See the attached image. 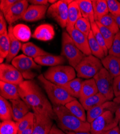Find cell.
Segmentation results:
<instances>
[{
    "label": "cell",
    "instance_id": "obj_42",
    "mask_svg": "<svg viewBox=\"0 0 120 134\" xmlns=\"http://www.w3.org/2000/svg\"><path fill=\"white\" fill-rule=\"evenodd\" d=\"M109 12L114 16L120 15V2L116 0H107Z\"/></svg>",
    "mask_w": 120,
    "mask_h": 134
},
{
    "label": "cell",
    "instance_id": "obj_19",
    "mask_svg": "<svg viewBox=\"0 0 120 134\" xmlns=\"http://www.w3.org/2000/svg\"><path fill=\"white\" fill-rule=\"evenodd\" d=\"M103 68L110 75L115 78L120 75V58L115 56L108 55L101 60Z\"/></svg>",
    "mask_w": 120,
    "mask_h": 134
},
{
    "label": "cell",
    "instance_id": "obj_21",
    "mask_svg": "<svg viewBox=\"0 0 120 134\" xmlns=\"http://www.w3.org/2000/svg\"><path fill=\"white\" fill-rule=\"evenodd\" d=\"M0 94L7 100L20 99L18 85L0 81Z\"/></svg>",
    "mask_w": 120,
    "mask_h": 134
},
{
    "label": "cell",
    "instance_id": "obj_10",
    "mask_svg": "<svg viewBox=\"0 0 120 134\" xmlns=\"http://www.w3.org/2000/svg\"><path fill=\"white\" fill-rule=\"evenodd\" d=\"M99 93L105 96L108 101H111L114 97L113 92L114 78L103 68L94 77Z\"/></svg>",
    "mask_w": 120,
    "mask_h": 134
},
{
    "label": "cell",
    "instance_id": "obj_17",
    "mask_svg": "<svg viewBox=\"0 0 120 134\" xmlns=\"http://www.w3.org/2000/svg\"><path fill=\"white\" fill-rule=\"evenodd\" d=\"M55 36V30L50 24H43L37 26L32 37L42 41H49Z\"/></svg>",
    "mask_w": 120,
    "mask_h": 134
},
{
    "label": "cell",
    "instance_id": "obj_38",
    "mask_svg": "<svg viewBox=\"0 0 120 134\" xmlns=\"http://www.w3.org/2000/svg\"><path fill=\"white\" fill-rule=\"evenodd\" d=\"M74 29L82 33L83 34L88 37L92 31V26L90 21L84 17L80 18L76 22Z\"/></svg>",
    "mask_w": 120,
    "mask_h": 134
},
{
    "label": "cell",
    "instance_id": "obj_8",
    "mask_svg": "<svg viewBox=\"0 0 120 134\" xmlns=\"http://www.w3.org/2000/svg\"><path fill=\"white\" fill-rule=\"evenodd\" d=\"M73 1L60 0L51 4L48 8L46 16L53 19L62 28L66 27L69 4Z\"/></svg>",
    "mask_w": 120,
    "mask_h": 134
},
{
    "label": "cell",
    "instance_id": "obj_29",
    "mask_svg": "<svg viewBox=\"0 0 120 134\" xmlns=\"http://www.w3.org/2000/svg\"><path fill=\"white\" fill-rule=\"evenodd\" d=\"M94 16L95 21L109 14L107 1L105 0H92Z\"/></svg>",
    "mask_w": 120,
    "mask_h": 134
},
{
    "label": "cell",
    "instance_id": "obj_36",
    "mask_svg": "<svg viewBox=\"0 0 120 134\" xmlns=\"http://www.w3.org/2000/svg\"><path fill=\"white\" fill-rule=\"evenodd\" d=\"M95 22L102 35V37L106 42L107 48L109 50L112 45L113 42L115 37V35L114 34V33L108 28L101 25L99 22H98L97 21H95Z\"/></svg>",
    "mask_w": 120,
    "mask_h": 134
},
{
    "label": "cell",
    "instance_id": "obj_25",
    "mask_svg": "<svg viewBox=\"0 0 120 134\" xmlns=\"http://www.w3.org/2000/svg\"><path fill=\"white\" fill-rule=\"evenodd\" d=\"M21 49L23 54L34 59L41 56L50 54L31 42L24 43Z\"/></svg>",
    "mask_w": 120,
    "mask_h": 134
},
{
    "label": "cell",
    "instance_id": "obj_14",
    "mask_svg": "<svg viewBox=\"0 0 120 134\" xmlns=\"http://www.w3.org/2000/svg\"><path fill=\"white\" fill-rule=\"evenodd\" d=\"M118 108L117 105L113 101L106 102L87 111V121L90 124L95 119L101 116L107 111H111L115 113Z\"/></svg>",
    "mask_w": 120,
    "mask_h": 134
},
{
    "label": "cell",
    "instance_id": "obj_24",
    "mask_svg": "<svg viewBox=\"0 0 120 134\" xmlns=\"http://www.w3.org/2000/svg\"><path fill=\"white\" fill-rule=\"evenodd\" d=\"M98 89L94 79L86 80L82 83L79 101L97 94Z\"/></svg>",
    "mask_w": 120,
    "mask_h": 134
},
{
    "label": "cell",
    "instance_id": "obj_30",
    "mask_svg": "<svg viewBox=\"0 0 120 134\" xmlns=\"http://www.w3.org/2000/svg\"><path fill=\"white\" fill-rule=\"evenodd\" d=\"M80 8L82 17L88 19L91 23L95 21L92 1L90 0H76Z\"/></svg>",
    "mask_w": 120,
    "mask_h": 134
},
{
    "label": "cell",
    "instance_id": "obj_45",
    "mask_svg": "<svg viewBox=\"0 0 120 134\" xmlns=\"http://www.w3.org/2000/svg\"><path fill=\"white\" fill-rule=\"evenodd\" d=\"M7 32H8L7 21L3 13L1 12L0 13V35H2Z\"/></svg>",
    "mask_w": 120,
    "mask_h": 134
},
{
    "label": "cell",
    "instance_id": "obj_52",
    "mask_svg": "<svg viewBox=\"0 0 120 134\" xmlns=\"http://www.w3.org/2000/svg\"><path fill=\"white\" fill-rule=\"evenodd\" d=\"M115 18L116 23H117V24L118 25V26L119 27V31H120V15L118 16L115 17Z\"/></svg>",
    "mask_w": 120,
    "mask_h": 134
},
{
    "label": "cell",
    "instance_id": "obj_55",
    "mask_svg": "<svg viewBox=\"0 0 120 134\" xmlns=\"http://www.w3.org/2000/svg\"><path fill=\"white\" fill-rule=\"evenodd\" d=\"M119 2H120V1H119Z\"/></svg>",
    "mask_w": 120,
    "mask_h": 134
},
{
    "label": "cell",
    "instance_id": "obj_6",
    "mask_svg": "<svg viewBox=\"0 0 120 134\" xmlns=\"http://www.w3.org/2000/svg\"><path fill=\"white\" fill-rule=\"evenodd\" d=\"M103 68L101 60L91 55L85 56L74 68L77 76L82 79H91Z\"/></svg>",
    "mask_w": 120,
    "mask_h": 134
},
{
    "label": "cell",
    "instance_id": "obj_37",
    "mask_svg": "<svg viewBox=\"0 0 120 134\" xmlns=\"http://www.w3.org/2000/svg\"><path fill=\"white\" fill-rule=\"evenodd\" d=\"M10 50V39L8 32L0 35V58L6 59Z\"/></svg>",
    "mask_w": 120,
    "mask_h": 134
},
{
    "label": "cell",
    "instance_id": "obj_35",
    "mask_svg": "<svg viewBox=\"0 0 120 134\" xmlns=\"http://www.w3.org/2000/svg\"><path fill=\"white\" fill-rule=\"evenodd\" d=\"M16 122L13 120L3 121L0 124V134H18Z\"/></svg>",
    "mask_w": 120,
    "mask_h": 134
},
{
    "label": "cell",
    "instance_id": "obj_50",
    "mask_svg": "<svg viewBox=\"0 0 120 134\" xmlns=\"http://www.w3.org/2000/svg\"><path fill=\"white\" fill-rule=\"evenodd\" d=\"M34 124L32 125L27 129L18 132V134H32V132H33L34 130Z\"/></svg>",
    "mask_w": 120,
    "mask_h": 134
},
{
    "label": "cell",
    "instance_id": "obj_5",
    "mask_svg": "<svg viewBox=\"0 0 120 134\" xmlns=\"http://www.w3.org/2000/svg\"><path fill=\"white\" fill-rule=\"evenodd\" d=\"M61 55L67 59L70 65L75 68L85 55L77 48L67 31L62 33Z\"/></svg>",
    "mask_w": 120,
    "mask_h": 134
},
{
    "label": "cell",
    "instance_id": "obj_3",
    "mask_svg": "<svg viewBox=\"0 0 120 134\" xmlns=\"http://www.w3.org/2000/svg\"><path fill=\"white\" fill-rule=\"evenodd\" d=\"M38 79L45 91L49 99L53 106H65L67 103L76 99L60 85H56L47 80L41 74Z\"/></svg>",
    "mask_w": 120,
    "mask_h": 134
},
{
    "label": "cell",
    "instance_id": "obj_39",
    "mask_svg": "<svg viewBox=\"0 0 120 134\" xmlns=\"http://www.w3.org/2000/svg\"><path fill=\"white\" fill-rule=\"evenodd\" d=\"M91 26H92V31L93 33V35L95 40L97 41L98 43H99V44L104 51L106 57V56L108 55V49L107 48L106 42L95 21L91 23Z\"/></svg>",
    "mask_w": 120,
    "mask_h": 134
},
{
    "label": "cell",
    "instance_id": "obj_2",
    "mask_svg": "<svg viewBox=\"0 0 120 134\" xmlns=\"http://www.w3.org/2000/svg\"><path fill=\"white\" fill-rule=\"evenodd\" d=\"M58 127L64 131L90 132L91 124L74 116L65 106H53Z\"/></svg>",
    "mask_w": 120,
    "mask_h": 134
},
{
    "label": "cell",
    "instance_id": "obj_43",
    "mask_svg": "<svg viewBox=\"0 0 120 134\" xmlns=\"http://www.w3.org/2000/svg\"><path fill=\"white\" fill-rule=\"evenodd\" d=\"M18 0H1L0 1V9L4 14L7 11L15 4Z\"/></svg>",
    "mask_w": 120,
    "mask_h": 134
},
{
    "label": "cell",
    "instance_id": "obj_27",
    "mask_svg": "<svg viewBox=\"0 0 120 134\" xmlns=\"http://www.w3.org/2000/svg\"><path fill=\"white\" fill-rule=\"evenodd\" d=\"M71 113L78 119L83 121H87V113L85 112V109L80 102L77 99L72 100L65 106Z\"/></svg>",
    "mask_w": 120,
    "mask_h": 134
},
{
    "label": "cell",
    "instance_id": "obj_12",
    "mask_svg": "<svg viewBox=\"0 0 120 134\" xmlns=\"http://www.w3.org/2000/svg\"><path fill=\"white\" fill-rule=\"evenodd\" d=\"M29 6V1L19 0L5 14H3L8 24L12 25L14 22L22 19Z\"/></svg>",
    "mask_w": 120,
    "mask_h": 134
},
{
    "label": "cell",
    "instance_id": "obj_4",
    "mask_svg": "<svg viewBox=\"0 0 120 134\" xmlns=\"http://www.w3.org/2000/svg\"><path fill=\"white\" fill-rule=\"evenodd\" d=\"M43 75L49 81L61 86L75 79L77 73L71 65H59L50 67Z\"/></svg>",
    "mask_w": 120,
    "mask_h": 134
},
{
    "label": "cell",
    "instance_id": "obj_48",
    "mask_svg": "<svg viewBox=\"0 0 120 134\" xmlns=\"http://www.w3.org/2000/svg\"><path fill=\"white\" fill-rule=\"evenodd\" d=\"M49 134H67L62 130L59 129L56 125H53Z\"/></svg>",
    "mask_w": 120,
    "mask_h": 134
},
{
    "label": "cell",
    "instance_id": "obj_22",
    "mask_svg": "<svg viewBox=\"0 0 120 134\" xmlns=\"http://www.w3.org/2000/svg\"><path fill=\"white\" fill-rule=\"evenodd\" d=\"M35 61L41 66L50 67L62 65L66 62V59L61 55H54L51 54L43 55L34 59Z\"/></svg>",
    "mask_w": 120,
    "mask_h": 134
},
{
    "label": "cell",
    "instance_id": "obj_16",
    "mask_svg": "<svg viewBox=\"0 0 120 134\" xmlns=\"http://www.w3.org/2000/svg\"><path fill=\"white\" fill-rule=\"evenodd\" d=\"M70 35L76 46L85 56L92 55L88 37L75 29H74Z\"/></svg>",
    "mask_w": 120,
    "mask_h": 134
},
{
    "label": "cell",
    "instance_id": "obj_31",
    "mask_svg": "<svg viewBox=\"0 0 120 134\" xmlns=\"http://www.w3.org/2000/svg\"><path fill=\"white\" fill-rule=\"evenodd\" d=\"M14 36L19 41L22 42L28 41L31 37V31L27 25L19 24L13 27Z\"/></svg>",
    "mask_w": 120,
    "mask_h": 134
},
{
    "label": "cell",
    "instance_id": "obj_46",
    "mask_svg": "<svg viewBox=\"0 0 120 134\" xmlns=\"http://www.w3.org/2000/svg\"><path fill=\"white\" fill-rule=\"evenodd\" d=\"M113 101L117 105L118 108L116 111V112L115 113V115L116 119L118 121H119L120 120V96L117 97H115L113 99Z\"/></svg>",
    "mask_w": 120,
    "mask_h": 134
},
{
    "label": "cell",
    "instance_id": "obj_7",
    "mask_svg": "<svg viewBox=\"0 0 120 134\" xmlns=\"http://www.w3.org/2000/svg\"><path fill=\"white\" fill-rule=\"evenodd\" d=\"M12 64L22 75L24 79L32 80L37 76L35 70H40L41 66L38 64L34 59L24 54H20L16 57L12 61Z\"/></svg>",
    "mask_w": 120,
    "mask_h": 134
},
{
    "label": "cell",
    "instance_id": "obj_33",
    "mask_svg": "<svg viewBox=\"0 0 120 134\" xmlns=\"http://www.w3.org/2000/svg\"><path fill=\"white\" fill-rule=\"evenodd\" d=\"M88 39L92 55L100 60L105 58L106 57L105 52L99 43L95 40L92 31L88 36Z\"/></svg>",
    "mask_w": 120,
    "mask_h": 134
},
{
    "label": "cell",
    "instance_id": "obj_41",
    "mask_svg": "<svg viewBox=\"0 0 120 134\" xmlns=\"http://www.w3.org/2000/svg\"><path fill=\"white\" fill-rule=\"evenodd\" d=\"M108 55L120 58V31L115 35L112 45L108 50Z\"/></svg>",
    "mask_w": 120,
    "mask_h": 134
},
{
    "label": "cell",
    "instance_id": "obj_47",
    "mask_svg": "<svg viewBox=\"0 0 120 134\" xmlns=\"http://www.w3.org/2000/svg\"><path fill=\"white\" fill-rule=\"evenodd\" d=\"M29 3L36 5H49L48 0H30Z\"/></svg>",
    "mask_w": 120,
    "mask_h": 134
},
{
    "label": "cell",
    "instance_id": "obj_20",
    "mask_svg": "<svg viewBox=\"0 0 120 134\" xmlns=\"http://www.w3.org/2000/svg\"><path fill=\"white\" fill-rule=\"evenodd\" d=\"M8 33L10 39V50L8 57L6 58V62L7 63H9L12 62V60L17 57L16 55L20 49H22L23 44L14 36L13 33V26L12 25L8 26Z\"/></svg>",
    "mask_w": 120,
    "mask_h": 134
},
{
    "label": "cell",
    "instance_id": "obj_18",
    "mask_svg": "<svg viewBox=\"0 0 120 134\" xmlns=\"http://www.w3.org/2000/svg\"><path fill=\"white\" fill-rule=\"evenodd\" d=\"M82 17V16L78 3L75 1H73L69 4L67 25L66 27V31L69 35L74 30L76 22Z\"/></svg>",
    "mask_w": 120,
    "mask_h": 134
},
{
    "label": "cell",
    "instance_id": "obj_15",
    "mask_svg": "<svg viewBox=\"0 0 120 134\" xmlns=\"http://www.w3.org/2000/svg\"><path fill=\"white\" fill-rule=\"evenodd\" d=\"M49 5H30L24 16L23 20L27 21H36L41 20L45 17L49 8Z\"/></svg>",
    "mask_w": 120,
    "mask_h": 134
},
{
    "label": "cell",
    "instance_id": "obj_26",
    "mask_svg": "<svg viewBox=\"0 0 120 134\" xmlns=\"http://www.w3.org/2000/svg\"><path fill=\"white\" fill-rule=\"evenodd\" d=\"M83 80L80 78H75L66 84L61 85L72 97L79 99L80 97L82 83Z\"/></svg>",
    "mask_w": 120,
    "mask_h": 134
},
{
    "label": "cell",
    "instance_id": "obj_28",
    "mask_svg": "<svg viewBox=\"0 0 120 134\" xmlns=\"http://www.w3.org/2000/svg\"><path fill=\"white\" fill-rule=\"evenodd\" d=\"M108 101L106 98L101 93L98 92L97 94L90 97L81 101H79L84 106L86 110L88 111Z\"/></svg>",
    "mask_w": 120,
    "mask_h": 134
},
{
    "label": "cell",
    "instance_id": "obj_11",
    "mask_svg": "<svg viewBox=\"0 0 120 134\" xmlns=\"http://www.w3.org/2000/svg\"><path fill=\"white\" fill-rule=\"evenodd\" d=\"M0 80L19 85L24 81V78L13 65L3 63L0 65Z\"/></svg>",
    "mask_w": 120,
    "mask_h": 134
},
{
    "label": "cell",
    "instance_id": "obj_23",
    "mask_svg": "<svg viewBox=\"0 0 120 134\" xmlns=\"http://www.w3.org/2000/svg\"><path fill=\"white\" fill-rule=\"evenodd\" d=\"M10 101L12 105L13 120L15 122L18 121L30 112V108L20 98L17 100H12Z\"/></svg>",
    "mask_w": 120,
    "mask_h": 134
},
{
    "label": "cell",
    "instance_id": "obj_13",
    "mask_svg": "<svg viewBox=\"0 0 120 134\" xmlns=\"http://www.w3.org/2000/svg\"><path fill=\"white\" fill-rule=\"evenodd\" d=\"M34 124L32 134H49L53 126V119L48 115L34 112Z\"/></svg>",
    "mask_w": 120,
    "mask_h": 134
},
{
    "label": "cell",
    "instance_id": "obj_9",
    "mask_svg": "<svg viewBox=\"0 0 120 134\" xmlns=\"http://www.w3.org/2000/svg\"><path fill=\"white\" fill-rule=\"evenodd\" d=\"M118 122L115 113L107 111L91 123L90 132L91 134H101L117 126Z\"/></svg>",
    "mask_w": 120,
    "mask_h": 134
},
{
    "label": "cell",
    "instance_id": "obj_51",
    "mask_svg": "<svg viewBox=\"0 0 120 134\" xmlns=\"http://www.w3.org/2000/svg\"><path fill=\"white\" fill-rule=\"evenodd\" d=\"M67 134H91L90 132H75L72 131H65Z\"/></svg>",
    "mask_w": 120,
    "mask_h": 134
},
{
    "label": "cell",
    "instance_id": "obj_49",
    "mask_svg": "<svg viewBox=\"0 0 120 134\" xmlns=\"http://www.w3.org/2000/svg\"><path fill=\"white\" fill-rule=\"evenodd\" d=\"M101 134H120V130L118 126L103 132Z\"/></svg>",
    "mask_w": 120,
    "mask_h": 134
},
{
    "label": "cell",
    "instance_id": "obj_54",
    "mask_svg": "<svg viewBox=\"0 0 120 134\" xmlns=\"http://www.w3.org/2000/svg\"><path fill=\"white\" fill-rule=\"evenodd\" d=\"M118 127H119V130H120V120H119V122H118Z\"/></svg>",
    "mask_w": 120,
    "mask_h": 134
},
{
    "label": "cell",
    "instance_id": "obj_32",
    "mask_svg": "<svg viewBox=\"0 0 120 134\" xmlns=\"http://www.w3.org/2000/svg\"><path fill=\"white\" fill-rule=\"evenodd\" d=\"M0 119L2 121L13 119L12 105L1 96H0Z\"/></svg>",
    "mask_w": 120,
    "mask_h": 134
},
{
    "label": "cell",
    "instance_id": "obj_34",
    "mask_svg": "<svg viewBox=\"0 0 120 134\" xmlns=\"http://www.w3.org/2000/svg\"><path fill=\"white\" fill-rule=\"evenodd\" d=\"M97 21L99 22L103 26L111 30L115 35L119 31V29L116 21L115 16L111 14H109L102 17Z\"/></svg>",
    "mask_w": 120,
    "mask_h": 134
},
{
    "label": "cell",
    "instance_id": "obj_1",
    "mask_svg": "<svg viewBox=\"0 0 120 134\" xmlns=\"http://www.w3.org/2000/svg\"><path fill=\"white\" fill-rule=\"evenodd\" d=\"M18 89L20 99L34 112L45 114L56 120L53 106L35 81H24L18 85Z\"/></svg>",
    "mask_w": 120,
    "mask_h": 134
},
{
    "label": "cell",
    "instance_id": "obj_53",
    "mask_svg": "<svg viewBox=\"0 0 120 134\" xmlns=\"http://www.w3.org/2000/svg\"><path fill=\"white\" fill-rule=\"evenodd\" d=\"M57 1H56V0H49V1H48L49 3H51L52 4H54V3H55Z\"/></svg>",
    "mask_w": 120,
    "mask_h": 134
},
{
    "label": "cell",
    "instance_id": "obj_40",
    "mask_svg": "<svg viewBox=\"0 0 120 134\" xmlns=\"http://www.w3.org/2000/svg\"><path fill=\"white\" fill-rule=\"evenodd\" d=\"M16 122L18 132L22 131L34 124V113L30 111L23 118Z\"/></svg>",
    "mask_w": 120,
    "mask_h": 134
},
{
    "label": "cell",
    "instance_id": "obj_44",
    "mask_svg": "<svg viewBox=\"0 0 120 134\" xmlns=\"http://www.w3.org/2000/svg\"><path fill=\"white\" fill-rule=\"evenodd\" d=\"M113 92L115 97L120 96V75L114 78Z\"/></svg>",
    "mask_w": 120,
    "mask_h": 134
}]
</instances>
